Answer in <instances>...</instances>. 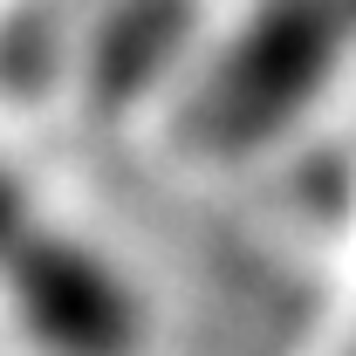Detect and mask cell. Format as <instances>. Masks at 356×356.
<instances>
[{
  "label": "cell",
  "instance_id": "obj_1",
  "mask_svg": "<svg viewBox=\"0 0 356 356\" xmlns=\"http://www.w3.org/2000/svg\"><path fill=\"white\" fill-rule=\"evenodd\" d=\"M356 42V0H261L199 69L185 96V137L206 151H247L281 137Z\"/></svg>",
  "mask_w": 356,
  "mask_h": 356
},
{
  "label": "cell",
  "instance_id": "obj_2",
  "mask_svg": "<svg viewBox=\"0 0 356 356\" xmlns=\"http://www.w3.org/2000/svg\"><path fill=\"white\" fill-rule=\"evenodd\" d=\"M0 288L21 315V329L48 356H131L144 336V309H137L131 281L96 247L55 233V226H42L7 261Z\"/></svg>",
  "mask_w": 356,
  "mask_h": 356
},
{
  "label": "cell",
  "instance_id": "obj_3",
  "mask_svg": "<svg viewBox=\"0 0 356 356\" xmlns=\"http://www.w3.org/2000/svg\"><path fill=\"white\" fill-rule=\"evenodd\" d=\"M199 28H206V0H103L76 42L83 96L103 110L151 96L199 48Z\"/></svg>",
  "mask_w": 356,
  "mask_h": 356
},
{
  "label": "cell",
  "instance_id": "obj_4",
  "mask_svg": "<svg viewBox=\"0 0 356 356\" xmlns=\"http://www.w3.org/2000/svg\"><path fill=\"white\" fill-rule=\"evenodd\" d=\"M96 7L103 0H14L0 14V89L42 96L62 69H76V42Z\"/></svg>",
  "mask_w": 356,
  "mask_h": 356
},
{
  "label": "cell",
  "instance_id": "obj_5",
  "mask_svg": "<svg viewBox=\"0 0 356 356\" xmlns=\"http://www.w3.org/2000/svg\"><path fill=\"white\" fill-rule=\"evenodd\" d=\"M42 233V220H35V206H28V192H21V178L0 165V274H7V261L28 247Z\"/></svg>",
  "mask_w": 356,
  "mask_h": 356
}]
</instances>
